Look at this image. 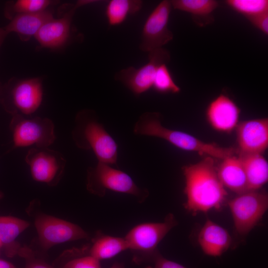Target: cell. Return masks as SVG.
Returning a JSON list of instances; mask_svg holds the SVG:
<instances>
[{
  "label": "cell",
  "mask_w": 268,
  "mask_h": 268,
  "mask_svg": "<svg viewBox=\"0 0 268 268\" xmlns=\"http://www.w3.org/2000/svg\"><path fill=\"white\" fill-rule=\"evenodd\" d=\"M0 268H17L13 264L6 261L0 259Z\"/></svg>",
  "instance_id": "4dcf8cb0"
},
{
  "label": "cell",
  "mask_w": 268,
  "mask_h": 268,
  "mask_svg": "<svg viewBox=\"0 0 268 268\" xmlns=\"http://www.w3.org/2000/svg\"><path fill=\"white\" fill-rule=\"evenodd\" d=\"M35 225L40 244L46 250L59 244L88 238V234L78 225L48 215H38Z\"/></svg>",
  "instance_id": "7c38bea8"
},
{
  "label": "cell",
  "mask_w": 268,
  "mask_h": 268,
  "mask_svg": "<svg viewBox=\"0 0 268 268\" xmlns=\"http://www.w3.org/2000/svg\"><path fill=\"white\" fill-rule=\"evenodd\" d=\"M235 231L246 236L262 219L268 208L266 192L249 191L237 195L228 201Z\"/></svg>",
  "instance_id": "52a82bcc"
},
{
  "label": "cell",
  "mask_w": 268,
  "mask_h": 268,
  "mask_svg": "<svg viewBox=\"0 0 268 268\" xmlns=\"http://www.w3.org/2000/svg\"><path fill=\"white\" fill-rule=\"evenodd\" d=\"M152 262L154 264L153 267L149 266L145 268H186L179 264L165 259L159 252L155 256Z\"/></svg>",
  "instance_id": "f1b7e54d"
},
{
  "label": "cell",
  "mask_w": 268,
  "mask_h": 268,
  "mask_svg": "<svg viewBox=\"0 0 268 268\" xmlns=\"http://www.w3.org/2000/svg\"><path fill=\"white\" fill-rule=\"evenodd\" d=\"M9 127L13 148L31 145L48 147L56 139L54 123L47 118L28 119L17 114L12 116Z\"/></svg>",
  "instance_id": "ba28073f"
},
{
  "label": "cell",
  "mask_w": 268,
  "mask_h": 268,
  "mask_svg": "<svg viewBox=\"0 0 268 268\" xmlns=\"http://www.w3.org/2000/svg\"><path fill=\"white\" fill-rule=\"evenodd\" d=\"M247 19L253 26L268 35V12Z\"/></svg>",
  "instance_id": "83f0119b"
},
{
  "label": "cell",
  "mask_w": 268,
  "mask_h": 268,
  "mask_svg": "<svg viewBox=\"0 0 268 268\" xmlns=\"http://www.w3.org/2000/svg\"><path fill=\"white\" fill-rule=\"evenodd\" d=\"M125 238L113 237L98 233L89 248V255L99 261L111 259L128 250Z\"/></svg>",
  "instance_id": "7402d4cb"
},
{
  "label": "cell",
  "mask_w": 268,
  "mask_h": 268,
  "mask_svg": "<svg viewBox=\"0 0 268 268\" xmlns=\"http://www.w3.org/2000/svg\"><path fill=\"white\" fill-rule=\"evenodd\" d=\"M1 247V242H0V248Z\"/></svg>",
  "instance_id": "d590c367"
},
{
  "label": "cell",
  "mask_w": 268,
  "mask_h": 268,
  "mask_svg": "<svg viewBox=\"0 0 268 268\" xmlns=\"http://www.w3.org/2000/svg\"><path fill=\"white\" fill-rule=\"evenodd\" d=\"M206 118L215 131L230 133L239 124L240 109L228 96L220 94L213 99L206 109Z\"/></svg>",
  "instance_id": "5bb4252c"
},
{
  "label": "cell",
  "mask_w": 268,
  "mask_h": 268,
  "mask_svg": "<svg viewBox=\"0 0 268 268\" xmlns=\"http://www.w3.org/2000/svg\"><path fill=\"white\" fill-rule=\"evenodd\" d=\"M177 224L174 215L169 213L163 222L142 223L130 230L125 239L133 253V261L137 264L152 262L159 252L158 244Z\"/></svg>",
  "instance_id": "5b68a950"
},
{
  "label": "cell",
  "mask_w": 268,
  "mask_h": 268,
  "mask_svg": "<svg viewBox=\"0 0 268 268\" xmlns=\"http://www.w3.org/2000/svg\"><path fill=\"white\" fill-rule=\"evenodd\" d=\"M3 197V193L0 191V200Z\"/></svg>",
  "instance_id": "836d02e7"
},
{
  "label": "cell",
  "mask_w": 268,
  "mask_h": 268,
  "mask_svg": "<svg viewBox=\"0 0 268 268\" xmlns=\"http://www.w3.org/2000/svg\"><path fill=\"white\" fill-rule=\"evenodd\" d=\"M238 155L263 153L268 147V119L239 123L235 129Z\"/></svg>",
  "instance_id": "4fadbf2b"
},
{
  "label": "cell",
  "mask_w": 268,
  "mask_h": 268,
  "mask_svg": "<svg viewBox=\"0 0 268 268\" xmlns=\"http://www.w3.org/2000/svg\"><path fill=\"white\" fill-rule=\"evenodd\" d=\"M29 226V223L23 219L10 216H0V240L7 257L11 258L19 255L22 257L28 247H22L16 239Z\"/></svg>",
  "instance_id": "e0dca14e"
},
{
  "label": "cell",
  "mask_w": 268,
  "mask_h": 268,
  "mask_svg": "<svg viewBox=\"0 0 268 268\" xmlns=\"http://www.w3.org/2000/svg\"><path fill=\"white\" fill-rule=\"evenodd\" d=\"M173 8L191 14L194 21L200 26L207 25L214 21L212 12L219 6L214 0H172Z\"/></svg>",
  "instance_id": "ffe728a7"
},
{
  "label": "cell",
  "mask_w": 268,
  "mask_h": 268,
  "mask_svg": "<svg viewBox=\"0 0 268 268\" xmlns=\"http://www.w3.org/2000/svg\"><path fill=\"white\" fill-rule=\"evenodd\" d=\"M170 0L161 1L147 17L141 32L139 49L149 52L171 41L173 34L168 24L172 9Z\"/></svg>",
  "instance_id": "8fae6325"
},
{
  "label": "cell",
  "mask_w": 268,
  "mask_h": 268,
  "mask_svg": "<svg viewBox=\"0 0 268 268\" xmlns=\"http://www.w3.org/2000/svg\"><path fill=\"white\" fill-rule=\"evenodd\" d=\"M47 0H19L13 4L7 5L5 9L7 17H11L13 13H32L43 11L51 4Z\"/></svg>",
  "instance_id": "484cf974"
},
{
  "label": "cell",
  "mask_w": 268,
  "mask_h": 268,
  "mask_svg": "<svg viewBox=\"0 0 268 268\" xmlns=\"http://www.w3.org/2000/svg\"><path fill=\"white\" fill-rule=\"evenodd\" d=\"M26 265L22 268H55L46 262L35 257L34 253L24 258Z\"/></svg>",
  "instance_id": "f546056e"
},
{
  "label": "cell",
  "mask_w": 268,
  "mask_h": 268,
  "mask_svg": "<svg viewBox=\"0 0 268 268\" xmlns=\"http://www.w3.org/2000/svg\"><path fill=\"white\" fill-rule=\"evenodd\" d=\"M152 88L162 94L178 93L181 89L175 82L167 64L160 65L155 73Z\"/></svg>",
  "instance_id": "d4e9b609"
},
{
  "label": "cell",
  "mask_w": 268,
  "mask_h": 268,
  "mask_svg": "<svg viewBox=\"0 0 268 268\" xmlns=\"http://www.w3.org/2000/svg\"><path fill=\"white\" fill-rule=\"evenodd\" d=\"M81 3L78 1L62 17L53 18L42 26L35 35L42 46L56 48L67 42L70 36L72 17L75 10L83 5Z\"/></svg>",
  "instance_id": "9a60e30c"
},
{
  "label": "cell",
  "mask_w": 268,
  "mask_h": 268,
  "mask_svg": "<svg viewBox=\"0 0 268 268\" xmlns=\"http://www.w3.org/2000/svg\"><path fill=\"white\" fill-rule=\"evenodd\" d=\"M185 177V208L193 214L219 209L226 201L227 192L220 181L214 158L206 156L182 168Z\"/></svg>",
  "instance_id": "6da1fadb"
},
{
  "label": "cell",
  "mask_w": 268,
  "mask_h": 268,
  "mask_svg": "<svg viewBox=\"0 0 268 268\" xmlns=\"http://www.w3.org/2000/svg\"><path fill=\"white\" fill-rule=\"evenodd\" d=\"M86 188L90 193L100 197L105 196L107 190L131 195L139 202L149 195L148 190L138 187L127 173L100 162L87 169Z\"/></svg>",
  "instance_id": "277c9868"
},
{
  "label": "cell",
  "mask_w": 268,
  "mask_h": 268,
  "mask_svg": "<svg viewBox=\"0 0 268 268\" xmlns=\"http://www.w3.org/2000/svg\"><path fill=\"white\" fill-rule=\"evenodd\" d=\"M222 160L217 171L223 186L237 195L248 191L247 178L240 157L234 155Z\"/></svg>",
  "instance_id": "ac0fdd59"
},
{
  "label": "cell",
  "mask_w": 268,
  "mask_h": 268,
  "mask_svg": "<svg viewBox=\"0 0 268 268\" xmlns=\"http://www.w3.org/2000/svg\"><path fill=\"white\" fill-rule=\"evenodd\" d=\"M245 172L248 190L258 191L268 180V163L262 154L238 155Z\"/></svg>",
  "instance_id": "44dd1931"
},
{
  "label": "cell",
  "mask_w": 268,
  "mask_h": 268,
  "mask_svg": "<svg viewBox=\"0 0 268 268\" xmlns=\"http://www.w3.org/2000/svg\"><path fill=\"white\" fill-rule=\"evenodd\" d=\"M1 86H2V85L1 84V83L0 82V89H1Z\"/></svg>",
  "instance_id": "e575fe53"
},
{
  "label": "cell",
  "mask_w": 268,
  "mask_h": 268,
  "mask_svg": "<svg viewBox=\"0 0 268 268\" xmlns=\"http://www.w3.org/2000/svg\"><path fill=\"white\" fill-rule=\"evenodd\" d=\"M140 0H111L106 7L105 15L109 26L122 24L128 16L137 13L142 6Z\"/></svg>",
  "instance_id": "603a6c76"
},
{
  "label": "cell",
  "mask_w": 268,
  "mask_h": 268,
  "mask_svg": "<svg viewBox=\"0 0 268 268\" xmlns=\"http://www.w3.org/2000/svg\"><path fill=\"white\" fill-rule=\"evenodd\" d=\"M42 81L39 78L9 81L1 86L0 102L11 116L29 115L39 108L42 101Z\"/></svg>",
  "instance_id": "8992f818"
},
{
  "label": "cell",
  "mask_w": 268,
  "mask_h": 268,
  "mask_svg": "<svg viewBox=\"0 0 268 268\" xmlns=\"http://www.w3.org/2000/svg\"><path fill=\"white\" fill-rule=\"evenodd\" d=\"M225 2L247 18L268 12V0H227Z\"/></svg>",
  "instance_id": "cb8c5ba5"
},
{
  "label": "cell",
  "mask_w": 268,
  "mask_h": 268,
  "mask_svg": "<svg viewBox=\"0 0 268 268\" xmlns=\"http://www.w3.org/2000/svg\"><path fill=\"white\" fill-rule=\"evenodd\" d=\"M53 18L49 10L32 13L16 14L4 28L9 34L15 32L22 41H27L35 36L42 26Z\"/></svg>",
  "instance_id": "d6986e66"
},
{
  "label": "cell",
  "mask_w": 268,
  "mask_h": 268,
  "mask_svg": "<svg viewBox=\"0 0 268 268\" xmlns=\"http://www.w3.org/2000/svg\"><path fill=\"white\" fill-rule=\"evenodd\" d=\"M110 268H124V266L121 263H115Z\"/></svg>",
  "instance_id": "d6a6232c"
},
{
  "label": "cell",
  "mask_w": 268,
  "mask_h": 268,
  "mask_svg": "<svg viewBox=\"0 0 268 268\" xmlns=\"http://www.w3.org/2000/svg\"><path fill=\"white\" fill-rule=\"evenodd\" d=\"M7 34L8 33L6 32L4 27L0 28V47Z\"/></svg>",
  "instance_id": "1f68e13d"
},
{
  "label": "cell",
  "mask_w": 268,
  "mask_h": 268,
  "mask_svg": "<svg viewBox=\"0 0 268 268\" xmlns=\"http://www.w3.org/2000/svg\"><path fill=\"white\" fill-rule=\"evenodd\" d=\"M62 268H101L99 261L88 255L72 259L67 262Z\"/></svg>",
  "instance_id": "4316f807"
},
{
  "label": "cell",
  "mask_w": 268,
  "mask_h": 268,
  "mask_svg": "<svg viewBox=\"0 0 268 268\" xmlns=\"http://www.w3.org/2000/svg\"><path fill=\"white\" fill-rule=\"evenodd\" d=\"M198 243L208 256L218 257L225 252L231 244V238L227 230L207 219L198 237Z\"/></svg>",
  "instance_id": "2e32d148"
},
{
  "label": "cell",
  "mask_w": 268,
  "mask_h": 268,
  "mask_svg": "<svg viewBox=\"0 0 268 268\" xmlns=\"http://www.w3.org/2000/svg\"><path fill=\"white\" fill-rule=\"evenodd\" d=\"M32 178L50 186L56 185L63 174L66 160L59 151L48 147H33L25 156Z\"/></svg>",
  "instance_id": "30bf717a"
},
{
  "label": "cell",
  "mask_w": 268,
  "mask_h": 268,
  "mask_svg": "<svg viewBox=\"0 0 268 268\" xmlns=\"http://www.w3.org/2000/svg\"><path fill=\"white\" fill-rule=\"evenodd\" d=\"M133 132L136 135L160 138L182 150L213 158L222 160L237 153L235 148L205 142L188 133L165 128L161 124V115L157 112L142 114L134 124Z\"/></svg>",
  "instance_id": "7a4b0ae2"
},
{
  "label": "cell",
  "mask_w": 268,
  "mask_h": 268,
  "mask_svg": "<svg viewBox=\"0 0 268 268\" xmlns=\"http://www.w3.org/2000/svg\"><path fill=\"white\" fill-rule=\"evenodd\" d=\"M148 62L138 68L129 67L116 73L114 78L138 96L152 88L158 67L170 61V52L163 48L148 52Z\"/></svg>",
  "instance_id": "9c48e42d"
},
{
  "label": "cell",
  "mask_w": 268,
  "mask_h": 268,
  "mask_svg": "<svg viewBox=\"0 0 268 268\" xmlns=\"http://www.w3.org/2000/svg\"><path fill=\"white\" fill-rule=\"evenodd\" d=\"M72 138L78 148L92 150L98 162L117 166L118 144L94 110L84 109L77 113Z\"/></svg>",
  "instance_id": "3957f363"
}]
</instances>
